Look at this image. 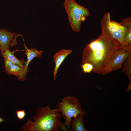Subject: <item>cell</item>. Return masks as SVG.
Wrapping results in <instances>:
<instances>
[{"mask_svg":"<svg viewBox=\"0 0 131 131\" xmlns=\"http://www.w3.org/2000/svg\"><path fill=\"white\" fill-rule=\"evenodd\" d=\"M20 36L22 38V35L18 34L8 30L2 29H0V50L2 52L6 49L18 44L16 41L17 38Z\"/></svg>","mask_w":131,"mask_h":131,"instance_id":"6","label":"cell"},{"mask_svg":"<svg viewBox=\"0 0 131 131\" xmlns=\"http://www.w3.org/2000/svg\"><path fill=\"white\" fill-rule=\"evenodd\" d=\"M20 51L16 49L13 51H11L8 49L4 51L1 52V55L4 58H6L11 60L15 57L14 53L16 51Z\"/></svg>","mask_w":131,"mask_h":131,"instance_id":"14","label":"cell"},{"mask_svg":"<svg viewBox=\"0 0 131 131\" xmlns=\"http://www.w3.org/2000/svg\"><path fill=\"white\" fill-rule=\"evenodd\" d=\"M123 45L116 40L102 32L95 40L86 45L82 52V64L93 65V72L101 74L104 66L114 53Z\"/></svg>","mask_w":131,"mask_h":131,"instance_id":"1","label":"cell"},{"mask_svg":"<svg viewBox=\"0 0 131 131\" xmlns=\"http://www.w3.org/2000/svg\"><path fill=\"white\" fill-rule=\"evenodd\" d=\"M84 115H79L72 120L71 127L72 131H87L85 127L83 122V118Z\"/></svg>","mask_w":131,"mask_h":131,"instance_id":"12","label":"cell"},{"mask_svg":"<svg viewBox=\"0 0 131 131\" xmlns=\"http://www.w3.org/2000/svg\"><path fill=\"white\" fill-rule=\"evenodd\" d=\"M69 23L72 30L79 32L81 29L82 22L85 20V17L82 15L75 14H67Z\"/></svg>","mask_w":131,"mask_h":131,"instance_id":"9","label":"cell"},{"mask_svg":"<svg viewBox=\"0 0 131 131\" xmlns=\"http://www.w3.org/2000/svg\"><path fill=\"white\" fill-rule=\"evenodd\" d=\"M81 66L83 72L85 73H91L93 68L92 65L89 63L86 62L82 64Z\"/></svg>","mask_w":131,"mask_h":131,"instance_id":"15","label":"cell"},{"mask_svg":"<svg viewBox=\"0 0 131 131\" xmlns=\"http://www.w3.org/2000/svg\"><path fill=\"white\" fill-rule=\"evenodd\" d=\"M63 7L67 14H78L85 17L90 15L87 8L79 5L74 0H66L64 2Z\"/></svg>","mask_w":131,"mask_h":131,"instance_id":"7","label":"cell"},{"mask_svg":"<svg viewBox=\"0 0 131 131\" xmlns=\"http://www.w3.org/2000/svg\"><path fill=\"white\" fill-rule=\"evenodd\" d=\"M131 54V46L123 45L114 53L109 61L104 66L101 74L106 75L112 71L121 68L122 64Z\"/></svg>","mask_w":131,"mask_h":131,"instance_id":"5","label":"cell"},{"mask_svg":"<svg viewBox=\"0 0 131 131\" xmlns=\"http://www.w3.org/2000/svg\"><path fill=\"white\" fill-rule=\"evenodd\" d=\"M33 120H27L21 130L26 131H59L61 122L62 114L56 108L52 109L50 106L38 108Z\"/></svg>","mask_w":131,"mask_h":131,"instance_id":"2","label":"cell"},{"mask_svg":"<svg viewBox=\"0 0 131 131\" xmlns=\"http://www.w3.org/2000/svg\"><path fill=\"white\" fill-rule=\"evenodd\" d=\"M17 117L19 120L23 119L25 116L26 114L24 110H18L16 111Z\"/></svg>","mask_w":131,"mask_h":131,"instance_id":"19","label":"cell"},{"mask_svg":"<svg viewBox=\"0 0 131 131\" xmlns=\"http://www.w3.org/2000/svg\"><path fill=\"white\" fill-rule=\"evenodd\" d=\"M72 51V50L70 49H62L54 54L53 60L55 64V66L53 74L54 80H55L56 74L60 66L66 57L71 54Z\"/></svg>","mask_w":131,"mask_h":131,"instance_id":"8","label":"cell"},{"mask_svg":"<svg viewBox=\"0 0 131 131\" xmlns=\"http://www.w3.org/2000/svg\"><path fill=\"white\" fill-rule=\"evenodd\" d=\"M124 63L123 71L129 77L130 82L131 83V54Z\"/></svg>","mask_w":131,"mask_h":131,"instance_id":"13","label":"cell"},{"mask_svg":"<svg viewBox=\"0 0 131 131\" xmlns=\"http://www.w3.org/2000/svg\"><path fill=\"white\" fill-rule=\"evenodd\" d=\"M24 42V48L25 49L26 52L25 54L27 56V61L25 64V69L28 72L29 70L28 65L31 61L35 57H39L42 56V51H38L36 48H32L30 49H28L25 44L24 40L23 38Z\"/></svg>","mask_w":131,"mask_h":131,"instance_id":"11","label":"cell"},{"mask_svg":"<svg viewBox=\"0 0 131 131\" xmlns=\"http://www.w3.org/2000/svg\"><path fill=\"white\" fill-rule=\"evenodd\" d=\"M131 89V83H130L128 87L126 90V92H128Z\"/></svg>","mask_w":131,"mask_h":131,"instance_id":"22","label":"cell"},{"mask_svg":"<svg viewBox=\"0 0 131 131\" xmlns=\"http://www.w3.org/2000/svg\"><path fill=\"white\" fill-rule=\"evenodd\" d=\"M4 120V119L0 117V123L3 122Z\"/></svg>","mask_w":131,"mask_h":131,"instance_id":"23","label":"cell"},{"mask_svg":"<svg viewBox=\"0 0 131 131\" xmlns=\"http://www.w3.org/2000/svg\"><path fill=\"white\" fill-rule=\"evenodd\" d=\"M61 100V102H57V108L64 117L65 122L64 123L69 130L72 131L71 123L72 118L79 115H85L86 111L82 108L81 103L73 95L64 97Z\"/></svg>","mask_w":131,"mask_h":131,"instance_id":"3","label":"cell"},{"mask_svg":"<svg viewBox=\"0 0 131 131\" xmlns=\"http://www.w3.org/2000/svg\"><path fill=\"white\" fill-rule=\"evenodd\" d=\"M13 64L11 60L7 58H4V67L5 70L8 68Z\"/></svg>","mask_w":131,"mask_h":131,"instance_id":"20","label":"cell"},{"mask_svg":"<svg viewBox=\"0 0 131 131\" xmlns=\"http://www.w3.org/2000/svg\"><path fill=\"white\" fill-rule=\"evenodd\" d=\"M5 71L9 75H13L17 77L18 79L21 81H24L26 79V76L28 72L25 70V67L15 64L12 65Z\"/></svg>","mask_w":131,"mask_h":131,"instance_id":"10","label":"cell"},{"mask_svg":"<svg viewBox=\"0 0 131 131\" xmlns=\"http://www.w3.org/2000/svg\"><path fill=\"white\" fill-rule=\"evenodd\" d=\"M60 129L62 131H68L69 130L64 123H61L60 127Z\"/></svg>","mask_w":131,"mask_h":131,"instance_id":"21","label":"cell"},{"mask_svg":"<svg viewBox=\"0 0 131 131\" xmlns=\"http://www.w3.org/2000/svg\"><path fill=\"white\" fill-rule=\"evenodd\" d=\"M100 26L102 32L116 40L124 45L123 38L128 31L126 28L120 23L111 21L110 13L107 12L103 15Z\"/></svg>","mask_w":131,"mask_h":131,"instance_id":"4","label":"cell"},{"mask_svg":"<svg viewBox=\"0 0 131 131\" xmlns=\"http://www.w3.org/2000/svg\"><path fill=\"white\" fill-rule=\"evenodd\" d=\"M11 61L14 64L18 65L22 67H25L24 64H25V62L24 59L19 60L15 56Z\"/></svg>","mask_w":131,"mask_h":131,"instance_id":"18","label":"cell"},{"mask_svg":"<svg viewBox=\"0 0 131 131\" xmlns=\"http://www.w3.org/2000/svg\"><path fill=\"white\" fill-rule=\"evenodd\" d=\"M120 23L124 26L128 31L131 30V17H128L123 19Z\"/></svg>","mask_w":131,"mask_h":131,"instance_id":"16","label":"cell"},{"mask_svg":"<svg viewBox=\"0 0 131 131\" xmlns=\"http://www.w3.org/2000/svg\"><path fill=\"white\" fill-rule=\"evenodd\" d=\"M123 41L124 45L131 46V30L127 31L124 37Z\"/></svg>","mask_w":131,"mask_h":131,"instance_id":"17","label":"cell"}]
</instances>
